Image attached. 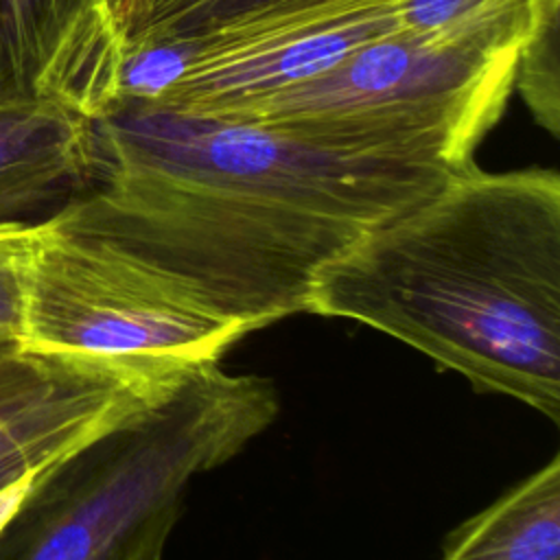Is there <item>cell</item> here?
<instances>
[{
  "label": "cell",
  "mask_w": 560,
  "mask_h": 560,
  "mask_svg": "<svg viewBox=\"0 0 560 560\" xmlns=\"http://www.w3.org/2000/svg\"><path fill=\"white\" fill-rule=\"evenodd\" d=\"M122 63L114 0H0V103H57L94 120L116 103Z\"/></svg>",
  "instance_id": "6"
},
{
  "label": "cell",
  "mask_w": 560,
  "mask_h": 560,
  "mask_svg": "<svg viewBox=\"0 0 560 560\" xmlns=\"http://www.w3.org/2000/svg\"><path fill=\"white\" fill-rule=\"evenodd\" d=\"M35 354L33 352H15L7 361L0 363V405L9 398V394L22 383L26 372L33 365Z\"/></svg>",
  "instance_id": "12"
},
{
  "label": "cell",
  "mask_w": 560,
  "mask_h": 560,
  "mask_svg": "<svg viewBox=\"0 0 560 560\" xmlns=\"http://www.w3.org/2000/svg\"><path fill=\"white\" fill-rule=\"evenodd\" d=\"M516 66L518 55L448 48L394 31L223 120L326 149L464 171L503 114Z\"/></svg>",
  "instance_id": "3"
},
{
  "label": "cell",
  "mask_w": 560,
  "mask_h": 560,
  "mask_svg": "<svg viewBox=\"0 0 560 560\" xmlns=\"http://www.w3.org/2000/svg\"><path fill=\"white\" fill-rule=\"evenodd\" d=\"M560 0H398V28L448 48L518 55Z\"/></svg>",
  "instance_id": "9"
},
{
  "label": "cell",
  "mask_w": 560,
  "mask_h": 560,
  "mask_svg": "<svg viewBox=\"0 0 560 560\" xmlns=\"http://www.w3.org/2000/svg\"><path fill=\"white\" fill-rule=\"evenodd\" d=\"M306 313L378 328L558 422V173L470 164L326 265Z\"/></svg>",
  "instance_id": "2"
},
{
  "label": "cell",
  "mask_w": 560,
  "mask_h": 560,
  "mask_svg": "<svg viewBox=\"0 0 560 560\" xmlns=\"http://www.w3.org/2000/svg\"><path fill=\"white\" fill-rule=\"evenodd\" d=\"M101 173L92 118L57 103H0V223L50 217Z\"/></svg>",
  "instance_id": "7"
},
{
  "label": "cell",
  "mask_w": 560,
  "mask_h": 560,
  "mask_svg": "<svg viewBox=\"0 0 560 560\" xmlns=\"http://www.w3.org/2000/svg\"><path fill=\"white\" fill-rule=\"evenodd\" d=\"M15 352H20L18 343H0V363L7 361L9 357H13Z\"/></svg>",
  "instance_id": "14"
},
{
  "label": "cell",
  "mask_w": 560,
  "mask_h": 560,
  "mask_svg": "<svg viewBox=\"0 0 560 560\" xmlns=\"http://www.w3.org/2000/svg\"><path fill=\"white\" fill-rule=\"evenodd\" d=\"M33 238L35 223H0V343L22 339Z\"/></svg>",
  "instance_id": "11"
},
{
  "label": "cell",
  "mask_w": 560,
  "mask_h": 560,
  "mask_svg": "<svg viewBox=\"0 0 560 560\" xmlns=\"http://www.w3.org/2000/svg\"><path fill=\"white\" fill-rule=\"evenodd\" d=\"M243 332L52 217L35 221L20 350L77 359L214 363Z\"/></svg>",
  "instance_id": "4"
},
{
  "label": "cell",
  "mask_w": 560,
  "mask_h": 560,
  "mask_svg": "<svg viewBox=\"0 0 560 560\" xmlns=\"http://www.w3.org/2000/svg\"><path fill=\"white\" fill-rule=\"evenodd\" d=\"M164 542H166V538H164V536L153 538V540H149L147 545H142L133 556H129L127 560H162Z\"/></svg>",
  "instance_id": "13"
},
{
  "label": "cell",
  "mask_w": 560,
  "mask_h": 560,
  "mask_svg": "<svg viewBox=\"0 0 560 560\" xmlns=\"http://www.w3.org/2000/svg\"><path fill=\"white\" fill-rule=\"evenodd\" d=\"M394 31H400L398 0H282L197 35L166 39L182 50V72L142 103L223 120Z\"/></svg>",
  "instance_id": "5"
},
{
  "label": "cell",
  "mask_w": 560,
  "mask_h": 560,
  "mask_svg": "<svg viewBox=\"0 0 560 560\" xmlns=\"http://www.w3.org/2000/svg\"><path fill=\"white\" fill-rule=\"evenodd\" d=\"M94 122L103 173L50 217L243 335L306 313L326 265L459 173L131 98Z\"/></svg>",
  "instance_id": "1"
},
{
  "label": "cell",
  "mask_w": 560,
  "mask_h": 560,
  "mask_svg": "<svg viewBox=\"0 0 560 560\" xmlns=\"http://www.w3.org/2000/svg\"><path fill=\"white\" fill-rule=\"evenodd\" d=\"M282 0H147L125 44L129 48L197 35L214 24Z\"/></svg>",
  "instance_id": "10"
},
{
  "label": "cell",
  "mask_w": 560,
  "mask_h": 560,
  "mask_svg": "<svg viewBox=\"0 0 560 560\" xmlns=\"http://www.w3.org/2000/svg\"><path fill=\"white\" fill-rule=\"evenodd\" d=\"M442 560H560V457L466 521Z\"/></svg>",
  "instance_id": "8"
}]
</instances>
